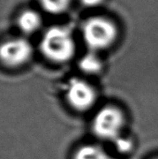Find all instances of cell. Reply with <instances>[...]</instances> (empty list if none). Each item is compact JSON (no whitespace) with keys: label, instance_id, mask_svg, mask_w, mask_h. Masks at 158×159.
<instances>
[{"label":"cell","instance_id":"6da1fadb","mask_svg":"<svg viewBox=\"0 0 158 159\" xmlns=\"http://www.w3.org/2000/svg\"><path fill=\"white\" fill-rule=\"evenodd\" d=\"M40 48L46 58L54 62H65L74 54L75 45L71 33L61 26L47 29L40 43Z\"/></svg>","mask_w":158,"mask_h":159},{"label":"cell","instance_id":"7a4b0ae2","mask_svg":"<svg viewBox=\"0 0 158 159\" xmlns=\"http://www.w3.org/2000/svg\"><path fill=\"white\" fill-rule=\"evenodd\" d=\"M83 39L91 51H98L111 47L117 38V28L110 20L93 17L88 20L82 30Z\"/></svg>","mask_w":158,"mask_h":159},{"label":"cell","instance_id":"3957f363","mask_svg":"<svg viewBox=\"0 0 158 159\" xmlns=\"http://www.w3.org/2000/svg\"><path fill=\"white\" fill-rule=\"evenodd\" d=\"M124 126V116L115 107H104L100 110L93 120L94 133L104 140H115L120 136Z\"/></svg>","mask_w":158,"mask_h":159},{"label":"cell","instance_id":"277c9868","mask_svg":"<svg viewBox=\"0 0 158 159\" xmlns=\"http://www.w3.org/2000/svg\"><path fill=\"white\" fill-rule=\"evenodd\" d=\"M33 55L31 43L22 37L7 39L0 44V61L8 67L26 63Z\"/></svg>","mask_w":158,"mask_h":159},{"label":"cell","instance_id":"5b68a950","mask_svg":"<svg viewBox=\"0 0 158 159\" xmlns=\"http://www.w3.org/2000/svg\"><path fill=\"white\" fill-rule=\"evenodd\" d=\"M66 98L70 105L79 111L89 109L96 102L94 89L84 80L74 78L66 87Z\"/></svg>","mask_w":158,"mask_h":159},{"label":"cell","instance_id":"8992f818","mask_svg":"<svg viewBox=\"0 0 158 159\" xmlns=\"http://www.w3.org/2000/svg\"><path fill=\"white\" fill-rule=\"evenodd\" d=\"M17 23L20 30L24 34H33L40 28L42 20L36 11L28 9L20 14Z\"/></svg>","mask_w":158,"mask_h":159},{"label":"cell","instance_id":"52a82bcc","mask_svg":"<svg viewBox=\"0 0 158 159\" xmlns=\"http://www.w3.org/2000/svg\"><path fill=\"white\" fill-rule=\"evenodd\" d=\"M80 69L87 74H97L102 68V62L101 59L95 54L94 51H91L88 54H85L79 61Z\"/></svg>","mask_w":158,"mask_h":159},{"label":"cell","instance_id":"ba28073f","mask_svg":"<svg viewBox=\"0 0 158 159\" xmlns=\"http://www.w3.org/2000/svg\"><path fill=\"white\" fill-rule=\"evenodd\" d=\"M109 157L99 146L86 145L81 147L74 155V159H108Z\"/></svg>","mask_w":158,"mask_h":159},{"label":"cell","instance_id":"9c48e42d","mask_svg":"<svg viewBox=\"0 0 158 159\" xmlns=\"http://www.w3.org/2000/svg\"><path fill=\"white\" fill-rule=\"evenodd\" d=\"M73 0H40L41 7L48 13L60 14L69 8Z\"/></svg>","mask_w":158,"mask_h":159},{"label":"cell","instance_id":"30bf717a","mask_svg":"<svg viewBox=\"0 0 158 159\" xmlns=\"http://www.w3.org/2000/svg\"><path fill=\"white\" fill-rule=\"evenodd\" d=\"M115 147L117 148L118 151L123 152V153H127L129 152L131 150L132 147V143L130 140L126 139V138H121L120 136L115 140Z\"/></svg>","mask_w":158,"mask_h":159},{"label":"cell","instance_id":"8fae6325","mask_svg":"<svg viewBox=\"0 0 158 159\" xmlns=\"http://www.w3.org/2000/svg\"><path fill=\"white\" fill-rule=\"evenodd\" d=\"M103 0H79V2L85 6V7H96V6H99Z\"/></svg>","mask_w":158,"mask_h":159},{"label":"cell","instance_id":"7c38bea8","mask_svg":"<svg viewBox=\"0 0 158 159\" xmlns=\"http://www.w3.org/2000/svg\"><path fill=\"white\" fill-rule=\"evenodd\" d=\"M108 159H115V158H113V157H109V158Z\"/></svg>","mask_w":158,"mask_h":159}]
</instances>
